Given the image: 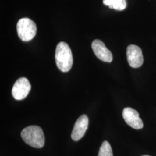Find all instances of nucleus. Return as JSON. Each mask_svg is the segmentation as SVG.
I'll use <instances>...</instances> for the list:
<instances>
[{
  "label": "nucleus",
  "mask_w": 156,
  "mask_h": 156,
  "mask_svg": "<svg viewBox=\"0 0 156 156\" xmlns=\"http://www.w3.org/2000/svg\"><path fill=\"white\" fill-rule=\"evenodd\" d=\"M17 32L19 38L27 42L33 39L37 33V26L31 19L24 17L20 19L17 24Z\"/></svg>",
  "instance_id": "nucleus-3"
},
{
  "label": "nucleus",
  "mask_w": 156,
  "mask_h": 156,
  "mask_svg": "<svg viewBox=\"0 0 156 156\" xmlns=\"http://www.w3.org/2000/svg\"><path fill=\"white\" fill-rule=\"evenodd\" d=\"M91 48L95 55L102 62H111L113 60V56L104 42L99 39H95L91 44Z\"/></svg>",
  "instance_id": "nucleus-7"
},
{
  "label": "nucleus",
  "mask_w": 156,
  "mask_h": 156,
  "mask_svg": "<svg viewBox=\"0 0 156 156\" xmlns=\"http://www.w3.org/2000/svg\"><path fill=\"white\" fill-rule=\"evenodd\" d=\"M105 5L117 11H123L127 6L126 0H103Z\"/></svg>",
  "instance_id": "nucleus-9"
},
{
  "label": "nucleus",
  "mask_w": 156,
  "mask_h": 156,
  "mask_svg": "<svg viewBox=\"0 0 156 156\" xmlns=\"http://www.w3.org/2000/svg\"><path fill=\"white\" fill-rule=\"evenodd\" d=\"M98 156H113L111 146L108 141L105 140L102 142L99 150Z\"/></svg>",
  "instance_id": "nucleus-10"
},
{
  "label": "nucleus",
  "mask_w": 156,
  "mask_h": 156,
  "mask_svg": "<svg viewBox=\"0 0 156 156\" xmlns=\"http://www.w3.org/2000/svg\"><path fill=\"white\" fill-rule=\"evenodd\" d=\"M31 87L30 83L27 78H19L16 81L12 87V96L17 100H23L28 95L31 90Z\"/></svg>",
  "instance_id": "nucleus-4"
},
{
  "label": "nucleus",
  "mask_w": 156,
  "mask_h": 156,
  "mask_svg": "<svg viewBox=\"0 0 156 156\" xmlns=\"http://www.w3.org/2000/svg\"><path fill=\"white\" fill-rule=\"evenodd\" d=\"M123 119L126 123L132 128L140 129L144 127V124L142 119L140 118L138 112L134 109L127 107L123 109Z\"/></svg>",
  "instance_id": "nucleus-6"
},
{
  "label": "nucleus",
  "mask_w": 156,
  "mask_h": 156,
  "mask_svg": "<svg viewBox=\"0 0 156 156\" xmlns=\"http://www.w3.org/2000/svg\"><path fill=\"white\" fill-rule=\"evenodd\" d=\"M89 119L86 115H83L79 117L75 123L71 138L74 141H78L83 137L88 128Z\"/></svg>",
  "instance_id": "nucleus-8"
},
{
  "label": "nucleus",
  "mask_w": 156,
  "mask_h": 156,
  "mask_svg": "<svg viewBox=\"0 0 156 156\" xmlns=\"http://www.w3.org/2000/svg\"><path fill=\"white\" fill-rule=\"evenodd\" d=\"M23 140L35 148H42L45 145V136L42 128L37 126H30L24 128L21 133Z\"/></svg>",
  "instance_id": "nucleus-2"
},
{
  "label": "nucleus",
  "mask_w": 156,
  "mask_h": 156,
  "mask_svg": "<svg viewBox=\"0 0 156 156\" xmlns=\"http://www.w3.org/2000/svg\"><path fill=\"white\" fill-rule=\"evenodd\" d=\"M127 58L129 65L133 68H137L141 67L144 62L142 51L140 47L130 45L127 48Z\"/></svg>",
  "instance_id": "nucleus-5"
},
{
  "label": "nucleus",
  "mask_w": 156,
  "mask_h": 156,
  "mask_svg": "<svg viewBox=\"0 0 156 156\" xmlns=\"http://www.w3.org/2000/svg\"><path fill=\"white\" fill-rule=\"evenodd\" d=\"M147 156V155H145V156Z\"/></svg>",
  "instance_id": "nucleus-11"
},
{
  "label": "nucleus",
  "mask_w": 156,
  "mask_h": 156,
  "mask_svg": "<svg viewBox=\"0 0 156 156\" xmlns=\"http://www.w3.org/2000/svg\"><path fill=\"white\" fill-rule=\"evenodd\" d=\"M55 61L57 67L63 73L68 72L73 67V53L66 42H61L57 45Z\"/></svg>",
  "instance_id": "nucleus-1"
}]
</instances>
